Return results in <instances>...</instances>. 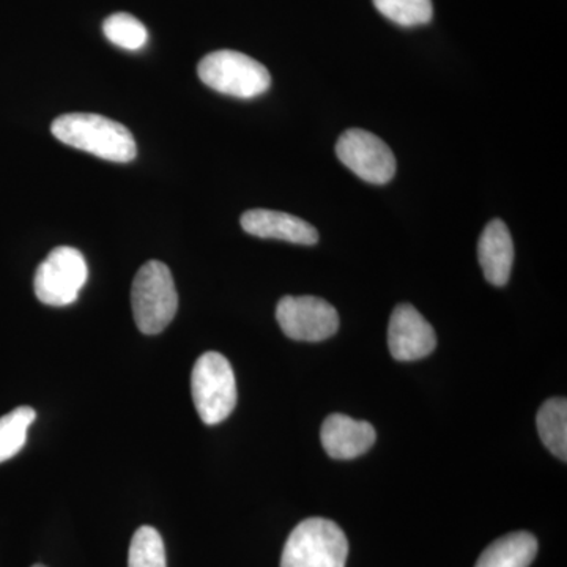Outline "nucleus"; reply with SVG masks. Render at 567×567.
Instances as JSON below:
<instances>
[{
    "instance_id": "nucleus-8",
    "label": "nucleus",
    "mask_w": 567,
    "mask_h": 567,
    "mask_svg": "<svg viewBox=\"0 0 567 567\" xmlns=\"http://www.w3.org/2000/svg\"><path fill=\"white\" fill-rule=\"evenodd\" d=\"M336 155L361 181L385 185L394 177L395 158L391 148L375 134L349 130L339 137Z\"/></svg>"
},
{
    "instance_id": "nucleus-19",
    "label": "nucleus",
    "mask_w": 567,
    "mask_h": 567,
    "mask_svg": "<svg viewBox=\"0 0 567 567\" xmlns=\"http://www.w3.org/2000/svg\"><path fill=\"white\" fill-rule=\"evenodd\" d=\"M32 567H47V566H43V565H35V566H32Z\"/></svg>"
},
{
    "instance_id": "nucleus-16",
    "label": "nucleus",
    "mask_w": 567,
    "mask_h": 567,
    "mask_svg": "<svg viewBox=\"0 0 567 567\" xmlns=\"http://www.w3.org/2000/svg\"><path fill=\"white\" fill-rule=\"evenodd\" d=\"M375 9L402 28H415L431 22L434 17L432 0H372Z\"/></svg>"
},
{
    "instance_id": "nucleus-1",
    "label": "nucleus",
    "mask_w": 567,
    "mask_h": 567,
    "mask_svg": "<svg viewBox=\"0 0 567 567\" xmlns=\"http://www.w3.org/2000/svg\"><path fill=\"white\" fill-rule=\"evenodd\" d=\"M51 132L63 144L107 162L130 163L137 155L132 132L122 123L103 115L85 112L61 115L52 122Z\"/></svg>"
},
{
    "instance_id": "nucleus-14",
    "label": "nucleus",
    "mask_w": 567,
    "mask_h": 567,
    "mask_svg": "<svg viewBox=\"0 0 567 567\" xmlns=\"http://www.w3.org/2000/svg\"><path fill=\"white\" fill-rule=\"evenodd\" d=\"M537 432L544 446L555 457L567 461V402L565 398L548 399L537 413Z\"/></svg>"
},
{
    "instance_id": "nucleus-10",
    "label": "nucleus",
    "mask_w": 567,
    "mask_h": 567,
    "mask_svg": "<svg viewBox=\"0 0 567 567\" xmlns=\"http://www.w3.org/2000/svg\"><path fill=\"white\" fill-rule=\"evenodd\" d=\"M375 439L374 425L341 413L328 416L320 431L323 450L336 461H352L363 456L374 446Z\"/></svg>"
},
{
    "instance_id": "nucleus-3",
    "label": "nucleus",
    "mask_w": 567,
    "mask_h": 567,
    "mask_svg": "<svg viewBox=\"0 0 567 567\" xmlns=\"http://www.w3.org/2000/svg\"><path fill=\"white\" fill-rule=\"evenodd\" d=\"M349 540L339 525L312 517L298 524L287 537L281 567H346Z\"/></svg>"
},
{
    "instance_id": "nucleus-11",
    "label": "nucleus",
    "mask_w": 567,
    "mask_h": 567,
    "mask_svg": "<svg viewBox=\"0 0 567 567\" xmlns=\"http://www.w3.org/2000/svg\"><path fill=\"white\" fill-rule=\"evenodd\" d=\"M240 221L245 233L254 237L274 238V240L306 246L316 245L319 241V233L315 226L289 213L256 208V210L244 213Z\"/></svg>"
},
{
    "instance_id": "nucleus-13",
    "label": "nucleus",
    "mask_w": 567,
    "mask_h": 567,
    "mask_svg": "<svg viewBox=\"0 0 567 567\" xmlns=\"http://www.w3.org/2000/svg\"><path fill=\"white\" fill-rule=\"evenodd\" d=\"M537 554L536 537L528 532L509 533L481 554L475 567H529Z\"/></svg>"
},
{
    "instance_id": "nucleus-2",
    "label": "nucleus",
    "mask_w": 567,
    "mask_h": 567,
    "mask_svg": "<svg viewBox=\"0 0 567 567\" xmlns=\"http://www.w3.org/2000/svg\"><path fill=\"white\" fill-rule=\"evenodd\" d=\"M132 306L141 333L158 334L169 327L177 315L178 295L166 264L148 260L142 265L134 276Z\"/></svg>"
},
{
    "instance_id": "nucleus-9",
    "label": "nucleus",
    "mask_w": 567,
    "mask_h": 567,
    "mask_svg": "<svg viewBox=\"0 0 567 567\" xmlns=\"http://www.w3.org/2000/svg\"><path fill=\"white\" fill-rule=\"evenodd\" d=\"M388 347L398 361H416L429 357L436 347L432 324L412 305L395 306L388 327Z\"/></svg>"
},
{
    "instance_id": "nucleus-6",
    "label": "nucleus",
    "mask_w": 567,
    "mask_h": 567,
    "mask_svg": "<svg viewBox=\"0 0 567 567\" xmlns=\"http://www.w3.org/2000/svg\"><path fill=\"white\" fill-rule=\"evenodd\" d=\"M87 278V262L82 252L59 246L37 268L33 289L41 303L61 308L78 300Z\"/></svg>"
},
{
    "instance_id": "nucleus-4",
    "label": "nucleus",
    "mask_w": 567,
    "mask_h": 567,
    "mask_svg": "<svg viewBox=\"0 0 567 567\" xmlns=\"http://www.w3.org/2000/svg\"><path fill=\"white\" fill-rule=\"evenodd\" d=\"M197 74L213 91L241 100L256 99L271 85L270 71L262 63L230 50L205 55L197 66Z\"/></svg>"
},
{
    "instance_id": "nucleus-18",
    "label": "nucleus",
    "mask_w": 567,
    "mask_h": 567,
    "mask_svg": "<svg viewBox=\"0 0 567 567\" xmlns=\"http://www.w3.org/2000/svg\"><path fill=\"white\" fill-rule=\"evenodd\" d=\"M128 567H166L163 537L155 528H137L128 551Z\"/></svg>"
},
{
    "instance_id": "nucleus-12",
    "label": "nucleus",
    "mask_w": 567,
    "mask_h": 567,
    "mask_svg": "<svg viewBox=\"0 0 567 567\" xmlns=\"http://www.w3.org/2000/svg\"><path fill=\"white\" fill-rule=\"evenodd\" d=\"M477 259L483 268L484 278L492 286H506L513 270L514 244L509 229L502 219L488 223L481 234Z\"/></svg>"
},
{
    "instance_id": "nucleus-15",
    "label": "nucleus",
    "mask_w": 567,
    "mask_h": 567,
    "mask_svg": "<svg viewBox=\"0 0 567 567\" xmlns=\"http://www.w3.org/2000/svg\"><path fill=\"white\" fill-rule=\"evenodd\" d=\"M35 416V410L24 405L0 417V464L17 456L24 447Z\"/></svg>"
},
{
    "instance_id": "nucleus-5",
    "label": "nucleus",
    "mask_w": 567,
    "mask_h": 567,
    "mask_svg": "<svg viewBox=\"0 0 567 567\" xmlns=\"http://www.w3.org/2000/svg\"><path fill=\"white\" fill-rule=\"evenodd\" d=\"M194 406L207 425L223 423L237 405V383L233 365L218 352H207L192 372Z\"/></svg>"
},
{
    "instance_id": "nucleus-17",
    "label": "nucleus",
    "mask_w": 567,
    "mask_h": 567,
    "mask_svg": "<svg viewBox=\"0 0 567 567\" xmlns=\"http://www.w3.org/2000/svg\"><path fill=\"white\" fill-rule=\"evenodd\" d=\"M103 32L112 44L128 51L141 50L148 39L145 25L130 13L111 14L103 22Z\"/></svg>"
},
{
    "instance_id": "nucleus-7",
    "label": "nucleus",
    "mask_w": 567,
    "mask_h": 567,
    "mask_svg": "<svg viewBox=\"0 0 567 567\" xmlns=\"http://www.w3.org/2000/svg\"><path fill=\"white\" fill-rule=\"evenodd\" d=\"M282 333L293 341L320 342L338 333V311L317 297H284L276 308Z\"/></svg>"
}]
</instances>
